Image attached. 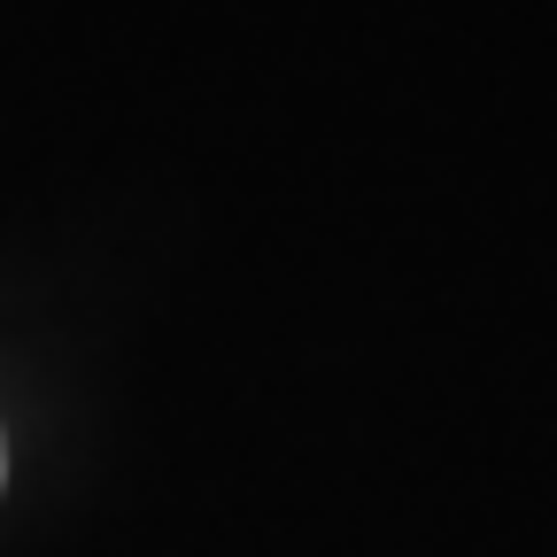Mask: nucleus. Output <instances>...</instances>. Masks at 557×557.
Wrapping results in <instances>:
<instances>
[{
  "label": "nucleus",
  "mask_w": 557,
  "mask_h": 557,
  "mask_svg": "<svg viewBox=\"0 0 557 557\" xmlns=\"http://www.w3.org/2000/svg\"><path fill=\"white\" fill-rule=\"evenodd\" d=\"M0 465H9V457H0Z\"/></svg>",
  "instance_id": "nucleus-1"
}]
</instances>
